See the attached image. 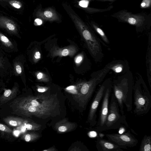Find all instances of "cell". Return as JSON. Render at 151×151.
Returning <instances> with one entry per match:
<instances>
[{"label":"cell","mask_w":151,"mask_h":151,"mask_svg":"<svg viewBox=\"0 0 151 151\" xmlns=\"http://www.w3.org/2000/svg\"><path fill=\"white\" fill-rule=\"evenodd\" d=\"M58 105L55 95H40L18 98L12 103L11 106L16 114L44 118L52 116Z\"/></svg>","instance_id":"obj_1"},{"label":"cell","mask_w":151,"mask_h":151,"mask_svg":"<svg viewBox=\"0 0 151 151\" xmlns=\"http://www.w3.org/2000/svg\"><path fill=\"white\" fill-rule=\"evenodd\" d=\"M132 73L129 72L119 76L112 83V88L118 103L121 114L124 115L125 106L128 111H131L132 108L133 81Z\"/></svg>","instance_id":"obj_2"},{"label":"cell","mask_w":151,"mask_h":151,"mask_svg":"<svg viewBox=\"0 0 151 151\" xmlns=\"http://www.w3.org/2000/svg\"><path fill=\"white\" fill-rule=\"evenodd\" d=\"M110 65L109 63L101 69L96 72L90 80L81 82L76 86L74 96L83 109L86 107L97 86L111 70Z\"/></svg>","instance_id":"obj_3"},{"label":"cell","mask_w":151,"mask_h":151,"mask_svg":"<svg viewBox=\"0 0 151 151\" xmlns=\"http://www.w3.org/2000/svg\"><path fill=\"white\" fill-rule=\"evenodd\" d=\"M133 113L135 116H142L147 114L151 107V96L147 85L142 78L133 86Z\"/></svg>","instance_id":"obj_4"},{"label":"cell","mask_w":151,"mask_h":151,"mask_svg":"<svg viewBox=\"0 0 151 151\" xmlns=\"http://www.w3.org/2000/svg\"><path fill=\"white\" fill-rule=\"evenodd\" d=\"M122 127L129 128L126 116L121 113L117 101L113 93L111 95L108 114L103 131L117 129Z\"/></svg>","instance_id":"obj_5"},{"label":"cell","mask_w":151,"mask_h":151,"mask_svg":"<svg viewBox=\"0 0 151 151\" xmlns=\"http://www.w3.org/2000/svg\"><path fill=\"white\" fill-rule=\"evenodd\" d=\"M78 27L92 57L96 61H99L102 58L103 55L101 46L98 38L84 24H79Z\"/></svg>","instance_id":"obj_6"},{"label":"cell","mask_w":151,"mask_h":151,"mask_svg":"<svg viewBox=\"0 0 151 151\" xmlns=\"http://www.w3.org/2000/svg\"><path fill=\"white\" fill-rule=\"evenodd\" d=\"M112 16L121 22L135 26L136 29L139 30L144 28L150 22V17L146 14H133L125 10L120 11Z\"/></svg>","instance_id":"obj_7"},{"label":"cell","mask_w":151,"mask_h":151,"mask_svg":"<svg viewBox=\"0 0 151 151\" xmlns=\"http://www.w3.org/2000/svg\"><path fill=\"white\" fill-rule=\"evenodd\" d=\"M112 82L111 79L106 80L101 84L96 92L91 104L88 117V122L92 127L97 123V112L102 100L105 92L109 85Z\"/></svg>","instance_id":"obj_8"},{"label":"cell","mask_w":151,"mask_h":151,"mask_svg":"<svg viewBox=\"0 0 151 151\" xmlns=\"http://www.w3.org/2000/svg\"><path fill=\"white\" fill-rule=\"evenodd\" d=\"M105 136L108 140L123 149L135 147L138 143L137 139L129 130L122 134H106Z\"/></svg>","instance_id":"obj_9"},{"label":"cell","mask_w":151,"mask_h":151,"mask_svg":"<svg viewBox=\"0 0 151 151\" xmlns=\"http://www.w3.org/2000/svg\"><path fill=\"white\" fill-rule=\"evenodd\" d=\"M112 87V82H111L107 88L103 96L99 117L95 128V130L97 132L103 131V129L108 114L109 101Z\"/></svg>","instance_id":"obj_10"},{"label":"cell","mask_w":151,"mask_h":151,"mask_svg":"<svg viewBox=\"0 0 151 151\" xmlns=\"http://www.w3.org/2000/svg\"><path fill=\"white\" fill-rule=\"evenodd\" d=\"M96 147L98 151H123L122 148L109 140L98 138Z\"/></svg>","instance_id":"obj_11"},{"label":"cell","mask_w":151,"mask_h":151,"mask_svg":"<svg viewBox=\"0 0 151 151\" xmlns=\"http://www.w3.org/2000/svg\"><path fill=\"white\" fill-rule=\"evenodd\" d=\"M77 51V48L73 45H70L63 48L55 47L54 48V50L52 51V55L53 56H73Z\"/></svg>","instance_id":"obj_12"},{"label":"cell","mask_w":151,"mask_h":151,"mask_svg":"<svg viewBox=\"0 0 151 151\" xmlns=\"http://www.w3.org/2000/svg\"><path fill=\"white\" fill-rule=\"evenodd\" d=\"M0 27L12 34H16L18 32L17 27L14 22L6 17H0Z\"/></svg>","instance_id":"obj_13"},{"label":"cell","mask_w":151,"mask_h":151,"mask_svg":"<svg viewBox=\"0 0 151 151\" xmlns=\"http://www.w3.org/2000/svg\"><path fill=\"white\" fill-rule=\"evenodd\" d=\"M76 127V124L69 122L66 119L60 121L55 125V128L59 132H68L73 129Z\"/></svg>","instance_id":"obj_14"},{"label":"cell","mask_w":151,"mask_h":151,"mask_svg":"<svg viewBox=\"0 0 151 151\" xmlns=\"http://www.w3.org/2000/svg\"><path fill=\"white\" fill-rule=\"evenodd\" d=\"M4 92L0 97V103L4 104L14 98L17 96L18 88L17 86H14L11 89H4Z\"/></svg>","instance_id":"obj_15"},{"label":"cell","mask_w":151,"mask_h":151,"mask_svg":"<svg viewBox=\"0 0 151 151\" xmlns=\"http://www.w3.org/2000/svg\"><path fill=\"white\" fill-rule=\"evenodd\" d=\"M4 121L7 124L14 127H18L24 124L27 120L21 118L8 116L3 119Z\"/></svg>","instance_id":"obj_16"},{"label":"cell","mask_w":151,"mask_h":151,"mask_svg":"<svg viewBox=\"0 0 151 151\" xmlns=\"http://www.w3.org/2000/svg\"><path fill=\"white\" fill-rule=\"evenodd\" d=\"M148 46L146 56V65L147 75L150 88L151 87V38H149Z\"/></svg>","instance_id":"obj_17"},{"label":"cell","mask_w":151,"mask_h":151,"mask_svg":"<svg viewBox=\"0 0 151 151\" xmlns=\"http://www.w3.org/2000/svg\"><path fill=\"white\" fill-rule=\"evenodd\" d=\"M151 150V136L145 135L140 146L139 151H150Z\"/></svg>","instance_id":"obj_18"},{"label":"cell","mask_w":151,"mask_h":151,"mask_svg":"<svg viewBox=\"0 0 151 151\" xmlns=\"http://www.w3.org/2000/svg\"><path fill=\"white\" fill-rule=\"evenodd\" d=\"M40 135L37 133L34 132H26L23 134L21 139L26 142H32L38 139Z\"/></svg>","instance_id":"obj_19"},{"label":"cell","mask_w":151,"mask_h":151,"mask_svg":"<svg viewBox=\"0 0 151 151\" xmlns=\"http://www.w3.org/2000/svg\"><path fill=\"white\" fill-rule=\"evenodd\" d=\"M92 26L95 31L99 35L102 40L106 43L109 44V41L103 31L95 23H92Z\"/></svg>","instance_id":"obj_20"},{"label":"cell","mask_w":151,"mask_h":151,"mask_svg":"<svg viewBox=\"0 0 151 151\" xmlns=\"http://www.w3.org/2000/svg\"><path fill=\"white\" fill-rule=\"evenodd\" d=\"M25 126L27 130L35 131L39 130L41 128L40 125L35 122L26 120L24 123Z\"/></svg>","instance_id":"obj_21"},{"label":"cell","mask_w":151,"mask_h":151,"mask_svg":"<svg viewBox=\"0 0 151 151\" xmlns=\"http://www.w3.org/2000/svg\"><path fill=\"white\" fill-rule=\"evenodd\" d=\"M0 41L6 47L12 49L14 46L9 39L3 34L0 32Z\"/></svg>","instance_id":"obj_22"},{"label":"cell","mask_w":151,"mask_h":151,"mask_svg":"<svg viewBox=\"0 0 151 151\" xmlns=\"http://www.w3.org/2000/svg\"><path fill=\"white\" fill-rule=\"evenodd\" d=\"M14 70L16 76H19L22 75L23 72V67L20 62H15L14 63Z\"/></svg>","instance_id":"obj_23"},{"label":"cell","mask_w":151,"mask_h":151,"mask_svg":"<svg viewBox=\"0 0 151 151\" xmlns=\"http://www.w3.org/2000/svg\"><path fill=\"white\" fill-rule=\"evenodd\" d=\"M110 70H112L116 73H119L122 71L123 66V65L120 63H116L113 61L110 63Z\"/></svg>","instance_id":"obj_24"},{"label":"cell","mask_w":151,"mask_h":151,"mask_svg":"<svg viewBox=\"0 0 151 151\" xmlns=\"http://www.w3.org/2000/svg\"><path fill=\"white\" fill-rule=\"evenodd\" d=\"M36 75L37 79L40 81L47 82L49 81L48 76L42 72H39Z\"/></svg>","instance_id":"obj_25"},{"label":"cell","mask_w":151,"mask_h":151,"mask_svg":"<svg viewBox=\"0 0 151 151\" xmlns=\"http://www.w3.org/2000/svg\"><path fill=\"white\" fill-rule=\"evenodd\" d=\"M9 3L12 7L17 9H20L22 6L21 3L17 0H11L9 1Z\"/></svg>","instance_id":"obj_26"},{"label":"cell","mask_w":151,"mask_h":151,"mask_svg":"<svg viewBox=\"0 0 151 151\" xmlns=\"http://www.w3.org/2000/svg\"><path fill=\"white\" fill-rule=\"evenodd\" d=\"M0 130L8 133L12 132V130L6 125L0 123Z\"/></svg>","instance_id":"obj_27"},{"label":"cell","mask_w":151,"mask_h":151,"mask_svg":"<svg viewBox=\"0 0 151 151\" xmlns=\"http://www.w3.org/2000/svg\"><path fill=\"white\" fill-rule=\"evenodd\" d=\"M151 0H143L141 3L140 6L142 8H147L150 6Z\"/></svg>","instance_id":"obj_28"},{"label":"cell","mask_w":151,"mask_h":151,"mask_svg":"<svg viewBox=\"0 0 151 151\" xmlns=\"http://www.w3.org/2000/svg\"><path fill=\"white\" fill-rule=\"evenodd\" d=\"M44 15L47 18L50 19L53 16V13L50 11H45L43 13Z\"/></svg>","instance_id":"obj_29"},{"label":"cell","mask_w":151,"mask_h":151,"mask_svg":"<svg viewBox=\"0 0 151 151\" xmlns=\"http://www.w3.org/2000/svg\"><path fill=\"white\" fill-rule=\"evenodd\" d=\"M41 58V54L39 51H37L34 53L33 59L35 62H37Z\"/></svg>","instance_id":"obj_30"},{"label":"cell","mask_w":151,"mask_h":151,"mask_svg":"<svg viewBox=\"0 0 151 151\" xmlns=\"http://www.w3.org/2000/svg\"><path fill=\"white\" fill-rule=\"evenodd\" d=\"M37 90L40 92H44L46 91L48 89V88L45 87L37 86Z\"/></svg>","instance_id":"obj_31"},{"label":"cell","mask_w":151,"mask_h":151,"mask_svg":"<svg viewBox=\"0 0 151 151\" xmlns=\"http://www.w3.org/2000/svg\"><path fill=\"white\" fill-rule=\"evenodd\" d=\"M83 57L81 55H78L75 58V62L77 64L80 63L82 60Z\"/></svg>","instance_id":"obj_32"},{"label":"cell","mask_w":151,"mask_h":151,"mask_svg":"<svg viewBox=\"0 0 151 151\" xmlns=\"http://www.w3.org/2000/svg\"><path fill=\"white\" fill-rule=\"evenodd\" d=\"M88 1L87 0H82L79 2V5L83 7H86L88 5Z\"/></svg>","instance_id":"obj_33"},{"label":"cell","mask_w":151,"mask_h":151,"mask_svg":"<svg viewBox=\"0 0 151 151\" xmlns=\"http://www.w3.org/2000/svg\"><path fill=\"white\" fill-rule=\"evenodd\" d=\"M84 150L85 151V150L83 148H81L79 147H74L72 149H71V150H70V151H82V150Z\"/></svg>","instance_id":"obj_34"},{"label":"cell","mask_w":151,"mask_h":151,"mask_svg":"<svg viewBox=\"0 0 151 151\" xmlns=\"http://www.w3.org/2000/svg\"><path fill=\"white\" fill-rule=\"evenodd\" d=\"M56 148L54 147H51L47 149L43 150V151H56Z\"/></svg>","instance_id":"obj_35"},{"label":"cell","mask_w":151,"mask_h":151,"mask_svg":"<svg viewBox=\"0 0 151 151\" xmlns=\"http://www.w3.org/2000/svg\"><path fill=\"white\" fill-rule=\"evenodd\" d=\"M35 22L38 25H40L42 23V22L41 20L39 19H36L35 20Z\"/></svg>","instance_id":"obj_36"},{"label":"cell","mask_w":151,"mask_h":151,"mask_svg":"<svg viewBox=\"0 0 151 151\" xmlns=\"http://www.w3.org/2000/svg\"><path fill=\"white\" fill-rule=\"evenodd\" d=\"M99 1H108L110 2H114L116 1V0H96Z\"/></svg>","instance_id":"obj_37"},{"label":"cell","mask_w":151,"mask_h":151,"mask_svg":"<svg viewBox=\"0 0 151 151\" xmlns=\"http://www.w3.org/2000/svg\"><path fill=\"white\" fill-rule=\"evenodd\" d=\"M3 65L1 61V60H0V68H3Z\"/></svg>","instance_id":"obj_38"},{"label":"cell","mask_w":151,"mask_h":151,"mask_svg":"<svg viewBox=\"0 0 151 151\" xmlns=\"http://www.w3.org/2000/svg\"><path fill=\"white\" fill-rule=\"evenodd\" d=\"M6 0H0V1H5Z\"/></svg>","instance_id":"obj_39"}]
</instances>
